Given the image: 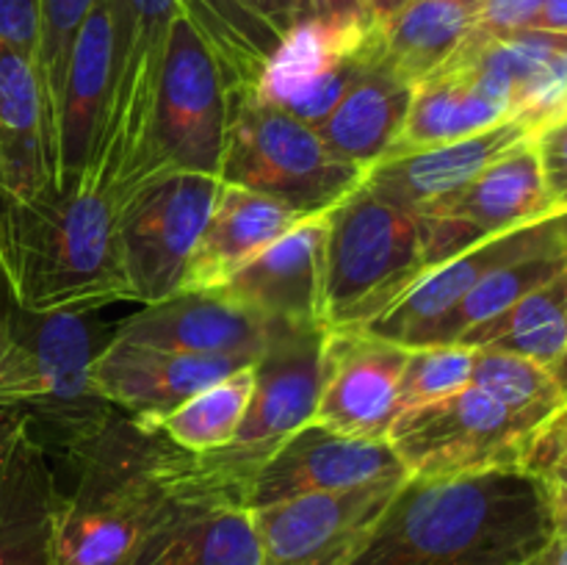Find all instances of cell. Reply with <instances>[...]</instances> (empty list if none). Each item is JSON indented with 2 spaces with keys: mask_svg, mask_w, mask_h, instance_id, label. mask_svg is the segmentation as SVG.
<instances>
[{
  "mask_svg": "<svg viewBox=\"0 0 567 565\" xmlns=\"http://www.w3.org/2000/svg\"><path fill=\"white\" fill-rule=\"evenodd\" d=\"M529 136V127L515 120H504L460 142L385 155L365 170L363 186L410 214H421L430 205L468 186L482 170Z\"/></svg>",
  "mask_w": 567,
  "mask_h": 565,
  "instance_id": "cell-24",
  "label": "cell"
},
{
  "mask_svg": "<svg viewBox=\"0 0 567 565\" xmlns=\"http://www.w3.org/2000/svg\"><path fill=\"white\" fill-rule=\"evenodd\" d=\"M485 0H410L380 25L382 59L410 83L441 70L471 37Z\"/></svg>",
  "mask_w": 567,
  "mask_h": 565,
  "instance_id": "cell-29",
  "label": "cell"
},
{
  "mask_svg": "<svg viewBox=\"0 0 567 565\" xmlns=\"http://www.w3.org/2000/svg\"><path fill=\"white\" fill-rule=\"evenodd\" d=\"M230 97L233 92L214 50L186 17L177 14L166 33L147 158L138 183L164 172L219 177Z\"/></svg>",
  "mask_w": 567,
  "mask_h": 565,
  "instance_id": "cell-8",
  "label": "cell"
},
{
  "mask_svg": "<svg viewBox=\"0 0 567 565\" xmlns=\"http://www.w3.org/2000/svg\"><path fill=\"white\" fill-rule=\"evenodd\" d=\"M0 42L33 64L39 44V0H0Z\"/></svg>",
  "mask_w": 567,
  "mask_h": 565,
  "instance_id": "cell-37",
  "label": "cell"
},
{
  "mask_svg": "<svg viewBox=\"0 0 567 565\" xmlns=\"http://www.w3.org/2000/svg\"><path fill=\"white\" fill-rule=\"evenodd\" d=\"M526 469L540 474L543 480H554L567 485V410H563V413L540 432Z\"/></svg>",
  "mask_w": 567,
  "mask_h": 565,
  "instance_id": "cell-38",
  "label": "cell"
},
{
  "mask_svg": "<svg viewBox=\"0 0 567 565\" xmlns=\"http://www.w3.org/2000/svg\"><path fill=\"white\" fill-rule=\"evenodd\" d=\"M457 343L520 355L557 371L567 355V266L502 316L465 332Z\"/></svg>",
  "mask_w": 567,
  "mask_h": 565,
  "instance_id": "cell-30",
  "label": "cell"
},
{
  "mask_svg": "<svg viewBox=\"0 0 567 565\" xmlns=\"http://www.w3.org/2000/svg\"><path fill=\"white\" fill-rule=\"evenodd\" d=\"M557 374H559V380H563V382H565V388H567V355H565L563 363L557 366Z\"/></svg>",
  "mask_w": 567,
  "mask_h": 565,
  "instance_id": "cell-46",
  "label": "cell"
},
{
  "mask_svg": "<svg viewBox=\"0 0 567 565\" xmlns=\"http://www.w3.org/2000/svg\"><path fill=\"white\" fill-rule=\"evenodd\" d=\"M408 352L365 330H327L316 424L358 438H388L399 415Z\"/></svg>",
  "mask_w": 567,
  "mask_h": 565,
  "instance_id": "cell-17",
  "label": "cell"
},
{
  "mask_svg": "<svg viewBox=\"0 0 567 565\" xmlns=\"http://www.w3.org/2000/svg\"><path fill=\"white\" fill-rule=\"evenodd\" d=\"M546 485H548V499H551L554 532H557V537L567 541V485L554 480H546Z\"/></svg>",
  "mask_w": 567,
  "mask_h": 565,
  "instance_id": "cell-42",
  "label": "cell"
},
{
  "mask_svg": "<svg viewBox=\"0 0 567 565\" xmlns=\"http://www.w3.org/2000/svg\"><path fill=\"white\" fill-rule=\"evenodd\" d=\"M432 266L424 219L360 183L327 210L321 321L363 330Z\"/></svg>",
  "mask_w": 567,
  "mask_h": 565,
  "instance_id": "cell-5",
  "label": "cell"
},
{
  "mask_svg": "<svg viewBox=\"0 0 567 565\" xmlns=\"http://www.w3.org/2000/svg\"><path fill=\"white\" fill-rule=\"evenodd\" d=\"M9 347L0 358V410L31 421L44 452L72 463L122 410L94 388L92 369L111 336L86 314H31L9 299Z\"/></svg>",
  "mask_w": 567,
  "mask_h": 565,
  "instance_id": "cell-4",
  "label": "cell"
},
{
  "mask_svg": "<svg viewBox=\"0 0 567 565\" xmlns=\"http://www.w3.org/2000/svg\"><path fill=\"white\" fill-rule=\"evenodd\" d=\"M225 183L203 172H164L120 199L122 269L138 305L175 297Z\"/></svg>",
  "mask_w": 567,
  "mask_h": 565,
  "instance_id": "cell-11",
  "label": "cell"
},
{
  "mask_svg": "<svg viewBox=\"0 0 567 565\" xmlns=\"http://www.w3.org/2000/svg\"><path fill=\"white\" fill-rule=\"evenodd\" d=\"M61 496L50 565H133L192 471V452L158 427L120 413L75 460Z\"/></svg>",
  "mask_w": 567,
  "mask_h": 565,
  "instance_id": "cell-3",
  "label": "cell"
},
{
  "mask_svg": "<svg viewBox=\"0 0 567 565\" xmlns=\"http://www.w3.org/2000/svg\"><path fill=\"white\" fill-rule=\"evenodd\" d=\"M363 170L338 158L316 127L244 92L230 100L219 181L291 205L299 214H327L363 183Z\"/></svg>",
  "mask_w": 567,
  "mask_h": 565,
  "instance_id": "cell-7",
  "label": "cell"
},
{
  "mask_svg": "<svg viewBox=\"0 0 567 565\" xmlns=\"http://www.w3.org/2000/svg\"><path fill=\"white\" fill-rule=\"evenodd\" d=\"M277 327L280 325L252 314L219 288H205L144 305L138 314L116 327L114 338L169 352L236 355L255 360Z\"/></svg>",
  "mask_w": 567,
  "mask_h": 565,
  "instance_id": "cell-21",
  "label": "cell"
},
{
  "mask_svg": "<svg viewBox=\"0 0 567 565\" xmlns=\"http://www.w3.org/2000/svg\"><path fill=\"white\" fill-rule=\"evenodd\" d=\"M554 214L557 210L548 199L529 136L507 155L493 161L457 194L415 216L424 219L430 255L437 266L485 238L504 236Z\"/></svg>",
  "mask_w": 567,
  "mask_h": 565,
  "instance_id": "cell-13",
  "label": "cell"
},
{
  "mask_svg": "<svg viewBox=\"0 0 567 565\" xmlns=\"http://www.w3.org/2000/svg\"><path fill=\"white\" fill-rule=\"evenodd\" d=\"M413 86L415 83L382 59L380 48L316 131L338 158L365 172L396 144L408 120Z\"/></svg>",
  "mask_w": 567,
  "mask_h": 565,
  "instance_id": "cell-26",
  "label": "cell"
},
{
  "mask_svg": "<svg viewBox=\"0 0 567 565\" xmlns=\"http://www.w3.org/2000/svg\"><path fill=\"white\" fill-rule=\"evenodd\" d=\"M252 388L255 369L244 366V369L227 374L225 380L194 393L192 399L177 404L172 413L142 421L158 427L166 441H172L183 452H216V449L227 446L241 427L249 399H252Z\"/></svg>",
  "mask_w": 567,
  "mask_h": 565,
  "instance_id": "cell-31",
  "label": "cell"
},
{
  "mask_svg": "<svg viewBox=\"0 0 567 565\" xmlns=\"http://www.w3.org/2000/svg\"><path fill=\"white\" fill-rule=\"evenodd\" d=\"M554 537L548 485L532 469L408 476L347 565H532Z\"/></svg>",
  "mask_w": 567,
  "mask_h": 565,
  "instance_id": "cell-1",
  "label": "cell"
},
{
  "mask_svg": "<svg viewBox=\"0 0 567 565\" xmlns=\"http://www.w3.org/2000/svg\"><path fill=\"white\" fill-rule=\"evenodd\" d=\"M377 50L380 25L343 28L310 17L282 33L255 94L305 125L319 127Z\"/></svg>",
  "mask_w": 567,
  "mask_h": 565,
  "instance_id": "cell-12",
  "label": "cell"
},
{
  "mask_svg": "<svg viewBox=\"0 0 567 565\" xmlns=\"http://www.w3.org/2000/svg\"><path fill=\"white\" fill-rule=\"evenodd\" d=\"M324 236L327 214L308 216L247 260L219 291L271 325L324 327Z\"/></svg>",
  "mask_w": 567,
  "mask_h": 565,
  "instance_id": "cell-22",
  "label": "cell"
},
{
  "mask_svg": "<svg viewBox=\"0 0 567 565\" xmlns=\"http://www.w3.org/2000/svg\"><path fill=\"white\" fill-rule=\"evenodd\" d=\"M474 352L476 349L463 343H430L410 349L399 382V413L471 386Z\"/></svg>",
  "mask_w": 567,
  "mask_h": 565,
  "instance_id": "cell-35",
  "label": "cell"
},
{
  "mask_svg": "<svg viewBox=\"0 0 567 565\" xmlns=\"http://www.w3.org/2000/svg\"><path fill=\"white\" fill-rule=\"evenodd\" d=\"M181 0H114V78L97 147L81 186L111 192L120 203L138 183L147 158L161 59Z\"/></svg>",
  "mask_w": 567,
  "mask_h": 565,
  "instance_id": "cell-10",
  "label": "cell"
},
{
  "mask_svg": "<svg viewBox=\"0 0 567 565\" xmlns=\"http://www.w3.org/2000/svg\"><path fill=\"white\" fill-rule=\"evenodd\" d=\"M313 17L343 28H377L365 0H313Z\"/></svg>",
  "mask_w": 567,
  "mask_h": 565,
  "instance_id": "cell-39",
  "label": "cell"
},
{
  "mask_svg": "<svg viewBox=\"0 0 567 565\" xmlns=\"http://www.w3.org/2000/svg\"><path fill=\"white\" fill-rule=\"evenodd\" d=\"M537 31L565 33L567 37V0H543L540 11H537L535 25Z\"/></svg>",
  "mask_w": 567,
  "mask_h": 565,
  "instance_id": "cell-41",
  "label": "cell"
},
{
  "mask_svg": "<svg viewBox=\"0 0 567 565\" xmlns=\"http://www.w3.org/2000/svg\"><path fill=\"white\" fill-rule=\"evenodd\" d=\"M61 496L31 421L0 410V565H50Z\"/></svg>",
  "mask_w": 567,
  "mask_h": 565,
  "instance_id": "cell-20",
  "label": "cell"
},
{
  "mask_svg": "<svg viewBox=\"0 0 567 565\" xmlns=\"http://www.w3.org/2000/svg\"><path fill=\"white\" fill-rule=\"evenodd\" d=\"M48 183V142L33 64L0 42V188L31 197Z\"/></svg>",
  "mask_w": 567,
  "mask_h": 565,
  "instance_id": "cell-27",
  "label": "cell"
},
{
  "mask_svg": "<svg viewBox=\"0 0 567 565\" xmlns=\"http://www.w3.org/2000/svg\"><path fill=\"white\" fill-rule=\"evenodd\" d=\"M567 247V210L535 225L518 227L504 236L485 238L465 253L432 266L413 288L402 294L385 314L377 316L363 330L399 347H426L460 299L496 266L526 258L540 249Z\"/></svg>",
  "mask_w": 567,
  "mask_h": 565,
  "instance_id": "cell-14",
  "label": "cell"
},
{
  "mask_svg": "<svg viewBox=\"0 0 567 565\" xmlns=\"http://www.w3.org/2000/svg\"><path fill=\"white\" fill-rule=\"evenodd\" d=\"M402 482L308 493L249 510L258 532L260 565H347Z\"/></svg>",
  "mask_w": 567,
  "mask_h": 565,
  "instance_id": "cell-16",
  "label": "cell"
},
{
  "mask_svg": "<svg viewBox=\"0 0 567 565\" xmlns=\"http://www.w3.org/2000/svg\"><path fill=\"white\" fill-rule=\"evenodd\" d=\"M532 565H537V563H532Z\"/></svg>",
  "mask_w": 567,
  "mask_h": 565,
  "instance_id": "cell-47",
  "label": "cell"
},
{
  "mask_svg": "<svg viewBox=\"0 0 567 565\" xmlns=\"http://www.w3.org/2000/svg\"><path fill=\"white\" fill-rule=\"evenodd\" d=\"M97 0H39V44L33 59L39 100H42L44 142H48V166L53 158L55 127L61 114L66 70H70L72 44L83 20Z\"/></svg>",
  "mask_w": 567,
  "mask_h": 565,
  "instance_id": "cell-34",
  "label": "cell"
},
{
  "mask_svg": "<svg viewBox=\"0 0 567 565\" xmlns=\"http://www.w3.org/2000/svg\"><path fill=\"white\" fill-rule=\"evenodd\" d=\"M308 219L291 205L225 183L183 275V291L219 288L260 249Z\"/></svg>",
  "mask_w": 567,
  "mask_h": 565,
  "instance_id": "cell-25",
  "label": "cell"
},
{
  "mask_svg": "<svg viewBox=\"0 0 567 565\" xmlns=\"http://www.w3.org/2000/svg\"><path fill=\"white\" fill-rule=\"evenodd\" d=\"M238 6H244V9L249 11L252 17H258L260 22H266L269 28H275L277 33H280V28H277V17H275V9H271V0H236ZM282 37V33H280Z\"/></svg>",
  "mask_w": 567,
  "mask_h": 565,
  "instance_id": "cell-43",
  "label": "cell"
},
{
  "mask_svg": "<svg viewBox=\"0 0 567 565\" xmlns=\"http://www.w3.org/2000/svg\"><path fill=\"white\" fill-rule=\"evenodd\" d=\"M410 0H365V6H369L371 17H374L377 25H382L385 20H391L393 14H396L399 9H404Z\"/></svg>",
  "mask_w": 567,
  "mask_h": 565,
  "instance_id": "cell-44",
  "label": "cell"
},
{
  "mask_svg": "<svg viewBox=\"0 0 567 565\" xmlns=\"http://www.w3.org/2000/svg\"><path fill=\"white\" fill-rule=\"evenodd\" d=\"M271 9H275L277 28L286 33L291 25L313 17V0H271Z\"/></svg>",
  "mask_w": 567,
  "mask_h": 565,
  "instance_id": "cell-40",
  "label": "cell"
},
{
  "mask_svg": "<svg viewBox=\"0 0 567 565\" xmlns=\"http://www.w3.org/2000/svg\"><path fill=\"white\" fill-rule=\"evenodd\" d=\"M324 338L327 327H277L252 363V399L233 441L216 452L192 454L197 480L221 499L247 507L266 460L316 419Z\"/></svg>",
  "mask_w": 567,
  "mask_h": 565,
  "instance_id": "cell-6",
  "label": "cell"
},
{
  "mask_svg": "<svg viewBox=\"0 0 567 565\" xmlns=\"http://www.w3.org/2000/svg\"><path fill=\"white\" fill-rule=\"evenodd\" d=\"M565 266L567 247L540 249V253H532L526 258L496 266L460 299L457 308L443 319V325L437 327L430 343H457L465 332L502 316L504 310L513 308L526 294L540 288L554 275H559Z\"/></svg>",
  "mask_w": 567,
  "mask_h": 565,
  "instance_id": "cell-32",
  "label": "cell"
},
{
  "mask_svg": "<svg viewBox=\"0 0 567 565\" xmlns=\"http://www.w3.org/2000/svg\"><path fill=\"white\" fill-rule=\"evenodd\" d=\"M471 386L482 388L515 413L540 421H554L567 410V388L557 371L520 355L476 349Z\"/></svg>",
  "mask_w": 567,
  "mask_h": 565,
  "instance_id": "cell-33",
  "label": "cell"
},
{
  "mask_svg": "<svg viewBox=\"0 0 567 565\" xmlns=\"http://www.w3.org/2000/svg\"><path fill=\"white\" fill-rule=\"evenodd\" d=\"M133 565H260L252 513L188 471Z\"/></svg>",
  "mask_w": 567,
  "mask_h": 565,
  "instance_id": "cell-23",
  "label": "cell"
},
{
  "mask_svg": "<svg viewBox=\"0 0 567 565\" xmlns=\"http://www.w3.org/2000/svg\"><path fill=\"white\" fill-rule=\"evenodd\" d=\"M255 360L236 355H186L127 343L111 336L94 358L92 380L100 397L136 419H161L203 388L225 380Z\"/></svg>",
  "mask_w": 567,
  "mask_h": 565,
  "instance_id": "cell-19",
  "label": "cell"
},
{
  "mask_svg": "<svg viewBox=\"0 0 567 565\" xmlns=\"http://www.w3.org/2000/svg\"><path fill=\"white\" fill-rule=\"evenodd\" d=\"M114 0H97L83 20L72 44L70 70L61 94L59 127H55L50 186L75 192L86 177L105 122L114 78Z\"/></svg>",
  "mask_w": 567,
  "mask_h": 565,
  "instance_id": "cell-18",
  "label": "cell"
},
{
  "mask_svg": "<svg viewBox=\"0 0 567 565\" xmlns=\"http://www.w3.org/2000/svg\"><path fill=\"white\" fill-rule=\"evenodd\" d=\"M504 120H507V111L493 103L471 81L468 72L454 64H443L441 70L413 86L408 120L388 155L460 142Z\"/></svg>",
  "mask_w": 567,
  "mask_h": 565,
  "instance_id": "cell-28",
  "label": "cell"
},
{
  "mask_svg": "<svg viewBox=\"0 0 567 565\" xmlns=\"http://www.w3.org/2000/svg\"><path fill=\"white\" fill-rule=\"evenodd\" d=\"M410 471L388 438H358L324 424L293 432L255 476L247 507L258 510L308 493H338L354 487L402 482Z\"/></svg>",
  "mask_w": 567,
  "mask_h": 565,
  "instance_id": "cell-15",
  "label": "cell"
},
{
  "mask_svg": "<svg viewBox=\"0 0 567 565\" xmlns=\"http://www.w3.org/2000/svg\"><path fill=\"white\" fill-rule=\"evenodd\" d=\"M532 147L537 153L543 183H546L548 199L554 210H567V116L548 122L540 131L532 133Z\"/></svg>",
  "mask_w": 567,
  "mask_h": 565,
  "instance_id": "cell-36",
  "label": "cell"
},
{
  "mask_svg": "<svg viewBox=\"0 0 567 565\" xmlns=\"http://www.w3.org/2000/svg\"><path fill=\"white\" fill-rule=\"evenodd\" d=\"M551 421L509 410L476 386L402 410L388 441L410 476H457L491 469H526Z\"/></svg>",
  "mask_w": 567,
  "mask_h": 565,
  "instance_id": "cell-9",
  "label": "cell"
},
{
  "mask_svg": "<svg viewBox=\"0 0 567 565\" xmlns=\"http://www.w3.org/2000/svg\"><path fill=\"white\" fill-rule=\"evenodd\" d=\"M6 347H9V325H6L3 314H0V358H3Z\"/></svg>",
  "mask_w": 567,
  "mask_h": 565,
  "instance_id": "cell-45",
  "label": "cell"
},
{
  "mask_svg": "<svg viewBox=\"0 0 567 565\" xmlns=\"http://www.w3.org/2000/svg\"><path fill=\"white\" fill-rule=\"evenodd\" d=\"M120 205L111 192L0 188V277L9 299L31 314H89L136 302L122 269Z\"/></svg>",
  "mask_w": 567,
  "mask_h": 565,
  "instance_id": "cell-2",
  "label": "cell"
}]
</instances>
